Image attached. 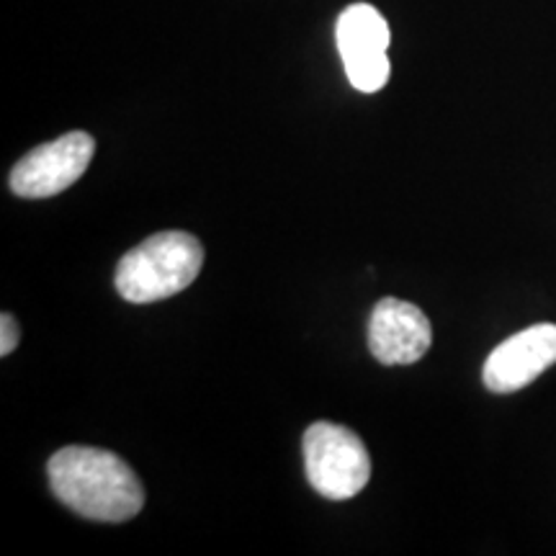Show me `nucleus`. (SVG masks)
<instances>
[{
    "instance_id": "obj_4",
    "label": "nucleus",
    "mask_w": 556,
    "mask_h": 556,
    "mask_svg": "<svg viewBox=\"0 0 556 556\" xmlns=\"http://www.w3.org/2000/svg\"><path fill=\"white\" fill-rule=\"evenodd\" d=\"M96 142L86 131H67L54 142L39 144L11 170V191L21 199L58 197L88 170Z\"/></svg>"
},
{
    "instance_id": "obj_2",
    "label": "nucleus",
    "mask_w": 556,
    "mask_h": 556,
    "mask_svg": "<svg viewBox=\"0 0 556 556\" xmlns=\"http://www.w3.org/2000/svg\"><path fill=\"white\" fill-rule=\"evenodd\" d=\"M204 266V248L189 232H157L129 250L116 268V291L131 304H150L189 289Z\"/></svg>"
},
{
    "instance_id": "obj_6",
    "label": "nucleus",
    "mask_w": 556,
    "mask_h": 556,
    "mask_svg": "<svg viewBox=\"0 0 556 556\" xmlns=\"http://www.w3.org/2000/svg\"><path fill=\"white\" fill-rule=\"evenodd\" d=\"M433 343L426 312L405 299L387 296L374 307L368 323V348L384 366H407L420 361Z\"/></svg>"
},
{
    "instance_id": "obj_3",
    "label": "nucleus",
    "mask_w": 556,
    "mask_h": 556,
    "mask_svg": "<svg viewBox=\"0 0 556 556\" xmlns=\"http://www.w3.org/2000/svg\"><path fill=\"white\" fill-rule=\"evenodd\" d=\"M304 469L323 497L351 500L368 484L371 456L353 430L319 420L304 433Z\"/></svg>"
},
{
    "instance_id": "obj_1",
    "label": "nucleus",
    "mask_w": 556,
    "mask_h": 556,
    "mask_svg": "<svg viewBox=\"0 0 556 556\" xmlns=\"http://www.w3.org/2000/svg\"><path fill=\"white\" fill-rule=\"evenodd\" d=\"M52 492L83 518L124 523L144 505V490L129 464L111 451L67 446L50 458Z\"/></svg>"
},
{
    "instance_id": "obj_7",
    "label": "nucleus",
    "mask_w": 556,
    "mask_h": 556,
    "mask_svg": "<svg viewBox=\"0 0 556 556\" xmlns=\"http://www.w3.org/2000/svg\"><path fill=\"white\" fill-rule=\"evenodd\" d=\"M556 364V325H533L507 338L484 364V387L495 394H510L531 384Z\"/></svg>"
},
{
    "instance_id": "obj_8",
    "label": "nucleus",
    "mask_w": 556,
    "mask_h": 556,
    "mask_svg": "<svg viewBox=\"0 0 556 556\" xmlns=\"http://www.w3.org/2000/svg\"><path fill=\"white\" fill-rule=\"evenodd\" d=\"M18 336L21 332H18L16 319H13L11 315L0 317V353H3V356H9L11 351H16Z\"/></svg>"
},
{
    "instance_id": "obj_5",
    "label": "nucleus",
    "mask_w": 556,
    "mask_h": 556,
    "mask_svg": "<svg viewBox=\"0 0 556 556\" xmlns=\"http://www.w3.org/2000/svg\"><path fill=\"white\" fill-rule=\"evenodd\" d=\"M338 50L345 75L361 93H377L389 80V24L368 3H353L338 18Z\"/></svg>"
}]
</instances>
